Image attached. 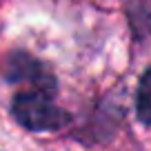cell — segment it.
I'll use <instances>...</instances> for the list:
<instances>
[{"mask_svg":"<svg viewBox=\"0 0 151 151\" xmlns=\"http://www.w3.org/2000/svg\"><path fill=\"white\" fill-rule=\"evenodd\" d=\"M11 111L14 118L31 131H56L69 122V113L62 111L47 91L27 89L16 93Z\"/></svg>","mask_w":151,"mask_h":151,"instance_id":"cell-1","label":"cell"},{"mask_svg":"<svg viewBox=\"0 0 151 151\" xmlns=\"http://www.w3.org/2000/svg\"><path fill=\"white\" fill-rule=\"evenodd\" d=\"M136 111H138V120L142 124H149L151 127V67L140 78L138 98H136Z\"/></svg>","mask_w":151,"mask_h":151,"instance_id":"cell-2","label":"cell"},{"mask_svg":"<svg viewBox=\"0 0 151 151\" xmlns=\"http://www.w3.org/2000/svg\"><path fill=\"white\" fill-rule=\"evenodd\" d=\"M129 14H131L133 27L140 33L147 31V20H149V14H151V0H131Z\"/></svg>","mask_w":151,"mask_h":151,"instance_id":"cell-3","label":"cell"}]
</instances>
